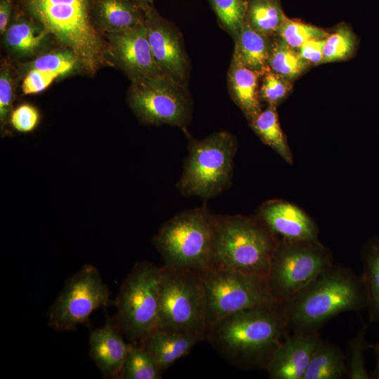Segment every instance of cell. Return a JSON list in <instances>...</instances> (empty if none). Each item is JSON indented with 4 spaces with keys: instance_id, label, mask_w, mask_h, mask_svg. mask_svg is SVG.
Returning a JSON list of instances; mask_svg holds the SVG:
<instances>
[{
    "instance_id": "cell-7",
    "label": "cell",
    "mask_w": 379,
    "mask_h": 379,
    "mask_svg": "<svg viewBox=\"0 0 379 379\" xmlns=\"http://www.w3.org/2000/svg\"><path fill=\"white\" fill-rule=\"evenodd\" d=\"M158 329L196 333L205 340V295L200 272L161 267Z\"/></svg>"
},
{
    "instance_id": "cell-10",
    "label": "cell",
    "mask_w": 379,
    "mask_h": 379,
    "mask_svg": "<svg viewBox=\"0 0 379 379\" xmlns=\"http://www.w3.org/2000/svg\"><path fill=\"white\" fill-rule=\"evenodd\" d=\"M200 273L205 295V333L231 314L276 302L265 277L213 267Z\"/></svg>"
},
{
    "instance_id": "cell-29",
    "label": "cell",
    "mask_w": 379,
    "mask_h": 379,
    "mask_svg": "<svg viewBox=\"0 0 379 379\" xmlns=\"http://www.w3.org/2000/svg\"><path fill=\"white\" fill-rule=\"evenodd\" d=\"M156 361L145 348L130 345L121 376L125 379H158L161 378Z\"/></svg>"
},
{
    "instance_id": "cell-5",
    "label": "cell",
    "mask_w": 379,
    "mask_h": 379,
    "mask_svg": "<svg viewBox=\"0 0 379 379\" xmlns=\"http://www.w3.org/2000/svg\"><path fill=\"white\" fill-rule=\"evenodd\" d=\"M217 218L204 205L166 221L153 239L164 265L199 272L210 267Z\"/></svg>"
},
{
    "instance_id": "cell-8",
    "label": "cell",
    "mask_w": 379,
    "mask_h": 379,
    "mask_svg": "<svg viewBox=\"0 0 379 379\" xmlns=\"http://www.w3.org/2000/svg\"><path fill=\"white\" fill-rule=\"evenodd\" d=\"M161 273V267L138 262L120 287L114 321L130 340L144 342L158 329Z\"/></svg>"
},
{
    "instance_id": "cell-35",
    "label": "cell",
    "mask_w": 379,
    "mask_h": 379,
    "mask_svg": "<svg viewBox=\"0 0 379 379\" xmlns=\"http://www.w3.org/2000/svg\"><path fill=\"white\" fill-rule=\"evenodd\" d=\"M14 99V81L11 69L7 62H4L0 69V122L4 128L13 111Z\"/></svg>"
},
{
    "instance_id": "cell-9",
    "label": "cell",
    "mask_w": 379,
    "mask_h": 379,
    "mask_svg": "<svg viewBox=\"0 0 379 379\" xmlns=\"http://www.w3.org/2000/svg\"><path fill=\"white\" fill-rule=\"evenodd\" d=\"M333 265L331 252L319 240L280 238L266 277L270 293L284 304Z\"/></svg>"
},
{
    "instance_id": "cell-19",
    "label": "cell",
    "mask_w": 379,
    "mask_h": 379,
    "mask_svg": "<svg viewBox=\"0 0 379 379\" xmlns=\"http://www.w3.org/2000/svg\"><path fill=\"white\" fill-rule=\"evenodd\" d=\"M203 340L202 335L196 333L157 329L144 341V347L163 372Z\"/></svg>"
},
{
    "instance_id": "cell-26",
    "label": "cell",
    "mask_w": 379,
    "mask_h": 379,
    "mask_svg": "<svg viewBox=\"0 0 379 379\" xmlns=\"http://www.w3.org/2000/svg\"><path fill=\"white\" fill-rule=\"evenodd\" d=\"M361 274L367 292L369 322L379 324V239L369 242L363 252Z\"/></svg>"
},
{
    "instance_id": "cell-3",
    "label": "cell",
    "mask_w": 379,
    "mask_h": 379,
    "mask_svg": "<svg viewBox=\"0 0 379 379\" xmlns=\"http://www.w3.org/2000/svg\"><path fill=\"white\" fill-rule=\"evenodd\" d=\"M279 239L255 215H218L210 267L266 278Z\"/></svg>"
},
{
    "instance_id": "cell-21",
    "label": "cell",
    "mask_w": 379,
    "mask_h": 379,
    "mask_svg": "<svg viewBox=\"0 0 379 379\" xmlns=\"http://www.w3.org/2000/svg\"><path fill=\"white\" fill-rule=\"evenodd\" d=\"M94 20L105 33L133 28L144 20L145 11L128 0H95Z\"/></svg>"
},
{
    "instance_id": "cell-1",
    "label": "cell",
    "mask_w": 379,
    "mask_h": 379,
    "mask_svg": "<svg viewBox=\"0 0 379 379\" xmlns=\"http://www.w3.org/2000/svg\"><path fill=\"white\" fill-rule=\"evenodd\" d=\"M289 331L284 304L276 302L222 319L207 329L205 339L232 366L265 370Z\"/></svg>"
},
{
    "instance_id": "cell-24",
    "label": "cell",
    "mask_w": 379,
    "mask_h": 379,
    "mask_svg": "<svg viewBox=\"0 0 379 379\" xmlns=\"http://www.w3.org/2000/svg\"><path fill=\"white\" fill-rule=\"evenodd\" d=\"M249 123L251 128L265 144L270 146L285 161L293 163V154L281 128L276 105H267Z\"/></svg>"
},
{
    "instance_id": "cell-40",
    "label": "cell",
    "mask_w": 379,
    "mask_h": 379,
    "mask_svg": "<svg viewBox=\"0 0 379 379\" xmlns=\"http://www.w3.org/2000/svg\"><path fill=\"white\" fill-rule=\"evenodd\" d=\"M370 349L373 350L376 360L375 368L371 375L373 378L379 379V340L377 343L371 344Z\"/></svg>"
},
{
    "instance_id": "cell-31",
    "label": "cell",
    "mask_w": 379,
    "mask_h": 379,
    "mask_svg": "<svg viewBox=\"0 0 379 379\" xmlns=\"http://www.w3.org/2000/svg\"><path fill=\"white\" fill-rule=\"evenodd\" d=\"M356 37L347 25L339 26L325 38L324 62L349 58L356 48Z\"/></svg>"
},
{
    "instance_id": "cell-18",
    "label": "cell",
    "mask_w": 379,
    "mask_h": 379,
    "mask_svg": "<svg viewBox=\"0 0 379 379\" xmlns=\"http://www.w3.org/2000/svg\"><path fill=\"white\" fill-rule=\"evenodd\" d=\"M263 74L232 59L227 74L229 92L249 122L262 111L259 88Z\"/></svg>"
},
{
    "instance_id": "cell-39",
    "label": "cell",
    "mask_w": 379,
    "mask_h": 379,
    "mask_svg": "<svg viewBox=\"0 0 379 379\" xmlns=\"http://www.w3.org/2000/svg\"><path fill=\"white\" fill-rule=\"evenodd\" d=\"M11 11V0H0V34L1 36L8 27Z\"/></svg>"
},
{
    "instance_id": "cell-13",
    "label": "cell",
    "mask_w": 379,
    "mask_h": 379,
    "mask_svg": "<svg viewBox=\"0 0 379 379\" xmlns=\"http://www.w3.org/2000/svg\"><path fill=\"white\" fill-rule=\"evenodd\" d=\"M143 22L158 69L164 76L187 88L190 62L180 32L154 7L145 11Z\"/></svg>"
},
{
    "instance_id": "cell-38",
    "label": "cell",
    "mask_w": 379,
    "mask_h": 379,
    "mask_svg": "<svg viewBox=\"0 0 379 379\" xmlns=\"http://www.w3.org/2000/svg\"><path fill=\"white\" fill-rule=\"evenodd\" d=\"M325 38L312 39L302 44L297 51L300 57L310 65L323 63Z\"/></svg>"
},
{
    "instance_id": "cell-15",
    "label": "cell",
    "mask_w": 379,
    "mask_h": 379,
    "mask_svg": "<svg viewBox=\"0 0 379 379\" xmlns=\"http://www.w3.org/2000/svg\"><path fill=\"white\" fill-rule=\"evenodd\" d=\"M319 331L288 334L273 354L266 371L272 379H302L321 340Z\"/></svg>"
},
{
    "instance_id": "cell-20",
    "label": "cell",
    "mask_w": 379,
    "mask_h": 379,
    "mask_svg": "<svg viewBox=\"0 0 379 379\" xmlns=\"http://www.w3.org/2000/svg\"><path fill=\"white\" fill-rule=\"evenodd\" d=\"M51 36L39 22L20 18L8 25L3 35V41L13 55L29 58L45 47Z\"/></svg>"
},
{
    "instance_id": "cell-37",
    "label": "cell",
    "mask_w": 379,
    "mask_h": 379,
    "mask_svg": "<svg viewBox=\"0 0 379 379\" xmlns=\"http://www.w3.org/2000/svg\"><path fill=\"white\" fill-rule=\"evenodd\" d=\"M59 77L55 74L40 70H28L22 83V90L24 94H36L44 91L55 79Z\"/></svg>"
},
{
    "instance_id": "cell-14",
    "label": "cell",
    "mask_w": 379,
    "mask_h": 379,
    "mask_svg": "<svg viewBox=\"0 0 379 379\" xmlns=\"http://www.w3.org/2000/svg\"><path fill=\"white\" fill-rule=\"evenodd\" d=\"M105 36L112 60L131 81L163 75L154 62L144 22Z\"/></svg>"
},
{
    "instance_id": "cell-2",
    "label": "cell",
    "mask_w": 379,
    "mask_h": 379,
    "mask_svg": "<svg viewBox=\"0 0 379 379\" xmlns=\"http://www.w3.org/2000/svg\"><path fill=\"white\" fill-rule=\"evenodd\" d=\"M361 275L333 265L284 303L290 331H318L340 313L366 309Z\"/></svg>"
},
{
    "instance_id": "cell-41",
    "label": "cell",
    "mask_w": 379,
    "mask_h": 379,
    "mask_svg": "<svg viewBox=\"0 0 379 379\" xmlns=\"http://www.w3.org/2000/svg\"><path fill=\"white\" fill-rule=\"evenodd\" d=\"M135 5H136L138 7H139L140 9H142L144 11H146L153 7L152 2L153 0H128Z\"/></svg>"
},
{
    "instance_id": "cell-23",
    "label": "cell",
    "mask_w": 379,
    "mask_h": 379,
    "mask_svg": "<svg viewBox=\"0 0 379 379\" xmlns=\"http://www.w3.org/2000/svg\"><path fill=\"white\" fill-rule=\"evenodd\" d=\"M348 378L347 365L342 350L321 340L317 344L302 379Z\"/></svg>"
},
{
    "instance_id": "cell-4",
    "label": "cell",
    "mask_w": 379,
    "mask_h": 379,
    "mask_svg": "<svg viewBox=\"0 0 379 379\" xmlns=\"http://www.w3.org/2000/svg\"><path fill=\"white\" fill-rule=\"evenodd\" d=\"M93 0H25L32 19L91 73L106 64L104 44L93 20Z\"/></svg>"
},
{
    "instance_id": "cell-11",
    "label": "cell",
    "mask_w": 379,
    "mask_h": 379,
    "mask_svg": "<svg viewBox=\"0 0 379 379\" xmlns=\"http://www.w3.org/2000/svg\"><path fill=\"white\" fill-rule=\"evenodd\" d=\"M127 102L142 123L185 128L192 117L187 88L160 75L131 81Z\"/></svg>"
},
{
    "instance_id": "cell-12",
    "label": "cell",
    "mask_w": 379,
    "mask_h": 379,
    "mask_svg": "<svg viewBox=\"0 0 379 379\" xmlns=\"http://www.w3.org/2000/svg\"><path fill=\"white\" fill-rule=\"evenodd\" d=\"M110 303V292L98 270L84 265L67 280L48 312V325L57 331L75 330L93 311Z\"/></svg>"
},
{
    "instance_id": "cell-16",
    "label": "cell",
    "mask_w": 379,
    "mask_h": 379,
    "mask_svg": "<svg viewBox=\"0 0 379 379\" xmlns=\"http://www.w3.org/2000/svg\"><path fill=\"white\" fill-rule=\"evenodd\" d=\"M279 238L291 241L318 240L313 220L297 206L282 200L264 203L255 214Z\"/></svg>"
},
{
    "instance_id": "cell-17",
    "label": "cell",
    "mask_w": 379,
    "mask_h": 379,
    "mask_svg": "<svg viewBox=\"0 0 379 379\" xmlns=\"http://www.w3.org/2000/svg\"><path fill=\"white\" fill-rule=\"evenodd\" d=\"M114 320L108 319L103 326L91 332L89 354L105 378L121 374L130 345L124 341Z\"/></svg>"
},
{
    "instance_id": "cell-28",
    "label": "cell",
    "mask_w": 379,
    "mask_h": 379,
    "mask_svg": "<svg viewBox=\"0 0 379 379\" xmlns=\"http://www.w3.org/2000/svg\"><path fill=\"white\" fill-rule=\"evenodd\" d=\"M83 67L77 56L70 50L62 48L36 58L25 64V71L35 69L53 73L60 77Z\"/></svg>"
},
{
    "instance_id": "cell-27",
    "label": "cell",
    "mask_w": 379,
    "mask_h": 379,
    "mask_svg": "<svg viewBox=\"0 0 379 379\" xmlns=\"http://www.w3.org/2000/svg\"><path fill=\"white\" fill-rule=\"evenodd\" d=\"M309 65L296 49L288 46L279 36L272 40L269 59V68L272 71L292 81L303 73Z\"/></svg>"
},
{
    "instance_id": "cell-30",
    "label": "cell",
    "mask_w": 379,
    "mask_h": 379,
    "mask_svg": "<svg viewBox=\"0 0 379 379\" xmlns=\"http://www.w3.org/2000/svg\"><path fill=\"white\" fill-rule=\"evenodd\" d=\"M222 27L236 39L244 24L248 0H208Z\"/></svg>"
},
{
    "instance_id": "cell-33",
    "label": "cell",
    "mask_w": 379,
    "mask_h": 379,
    "mask_svg": "<svg viewBox=\"0 0 379 379\" xmlns=\"http://www.w3.org/2000/svg\"><path fill=\"white\" fill-rule=\"evenodd\" d=\"M367 324H363L357 334L352 338L348 345V378L371 379L366 368L365 351L371 347V344L366 340Z\"/></svg>"
},
{
    "instance_id": "cell-32",
    "label": "cell",
    "mask_w": 379,
    "mask_h": 379,
    "mask_svg": "<svg viewBox=\"0 0 379 379\" xmlns=\"http://www.w3.org/2000/svg\"><path fill=\"white\" fill-rule=\"evenodd\" d=\"M277 35L288 46L298 50L310 40L326 38L328 32L322 28L286 17Z\"/></svg>"
},
{
    "instance_id": "cell-6",
    "label": "cell",
    "mask_w": 379,
    "mask_h": 379,
    "mask_svg": "<svg viewBox=\"0 0 379 379\" xmlns=\"http://www.w3.org/2000/svg\"><path fill=\"white\" fill-rule=\"evenodd\" d=\"M237 149V140L227 131L215 132L201 140L190 137L188 154L176 185L178 191L184 196L208 199L227 190Z\"/></svg>"
},
{
    "instance_id": "cell-34",
    "label": "cell",
    "mask_w": 379,
    "mask_h": 379,
    "mask_svg": "<svg viewBox=\"0 0 379 379\" xmlns=\"http://www.w3.org/2000/svg\"><path fill=\"white\" fill-rule=\"evenodd\" d=\"M259 88L261 102L277 105L292 89L291 81L269 69L262 77Z\"/></svg>"
},
{
    "instance_id": "cell-22",
    "label": "cell",
    "mask_w": 379,
    "mask_h": 379,
    "mask_svg": "<svg viewBox=\"0 0 379 379\" xmlns=\"http://www.w3.org/2000/svg\"><path fill=\"white\" fill-rule=\"evenodd\" d=\"M234 41L232 59L252 70L265 73L269 68L272 40L244 22Z\"/></svg>"
},
{
    "instance_id": "cell-25",
    "label": "cell",
    "mask_w": 379,
    "mask_h": 379,
    "mask_svg": "<svg viewBox=\"0 0 379 379\" xmlns=\"http://www.w3.org/2000/svg\"><path fill=\"white\" fill-rule=\"evenodd\" d=\"M286 17L278 0H248L244 22L272 36L277 35Z\"/></svg>"
},
{
    "instance_id": "cell-36",
    "label": "cell",
    "mask_w": 379,
    "mask_h": 379,
    "mask_svg": "<svg viewBox=\"0 0 379 379\" xmlns=\"http://www.w3.org/2000/svg\"><path fill=\"white\" fill-rule=\"evenodd\" d=\"M40 121V113L34 105L28 103L20 105L13 109L9 119L12 127L20 133L33 131Z\"/></svg>"
}]
</instances>
